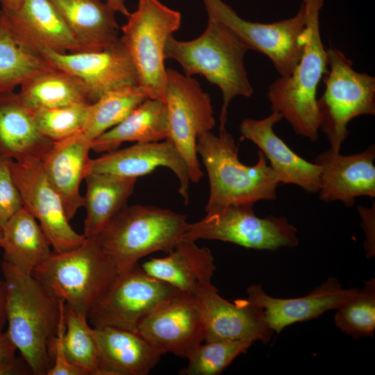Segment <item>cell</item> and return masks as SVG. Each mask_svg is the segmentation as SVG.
Wrapping results in <instances>:
<instances>
[{
  "mask_svg": "<svg viewBox=\"0 0 375 375\" xmlns=\"http://www.w3.org/2000/svg\"><path fill=\"white\" fill-rule=\"evenodd\" d=\"M324 1L302 0L306 40L301 56L289 75L279 76L269 85L267 94L272 110L280 113L297 135L312 142L319 138L317 92L327 70L326 49L319 24Z\"/></svg>",
  "mask_w": 375,
  "mask_h": 375,
  "instance_id": "obj_3",
  "label": "cell"
},
{
  "mask_svg": "<svg viewBox=\"0 0 375 375\" xmlns=\"http://www.w3.org/2000/svg\"><path fill=\"white\" fill-rule=\"evenodd\" d=\"M64 349L69 362L84 375H98L99 356L92 326L85 315L65 304Z\"/></svg>",
  "mask_w": 375,
  "mask_h": 375,
  "instance_id": "obj_33",
  "label": "cell"
},
{
  "mask_svg": "<svg viewBox=\"0 0 375 375\" xmlns=\"http://www.w3.org/2000/svg\"><path fill=\"white\" fill-rule=\"evenodd\" d=\"M28 372H30L31 370L26 363L23 364L17 358L0 362V375L26 374Z\"/></svg>",
  "mask_w": 375,
  "mask_h": 375,
  "instance_id": "obj_41",
  "label": "cell"
},
{
  "mask_svg": "<svg viewBox=\"0 0 375 375\" xmlns=\"http://www.w3.org/2000/svg\"><path fill=\"white\" fill-rule=\"evenodd\" d=\"M2 236H3V232H2V229L0 228V247L1 244Z\"/></svg>",
  "mask_w": 375,
  "mask_h": 375,
  "instance_id": "obj_45",
  "label": "cell"
},
{
  "mask_svg": "<svg viewBox=\"0 0 375 375\" xmlns=\"http://www.w3.org/2000/svg\"><path fill=\"white\" fill-rule=\"evenodd\" d=\"M53 143L40 131L19 93H0V156L18 162L41 160Z\"/></svg>",
  "mask_w": 375,
  "mask_h": 375,
  "instance_id": "obj_23",
  "label": "cell"
},
{
  "mask_svg": "<svg viewBox=\"0 0 375 375\" xmlns=\"http://www.w3.org/2000/svg\"><path fill=\"white\" fill-rule=\"evenodd\" d=\"M358 209L367 236L365 242L367 256L372 257L374 255V204L370 208L358 206Z\"/></svg>",
  "mask_w": 375,
  "mask_h": 375,
  "instance_id": "obj_39",
  "label": "cell"
},
{
  "mask_svg": "<svg viewBox=\"0 0 375 375\" xmlns=\"http://www.w3.org/2000/svg\"><path fill=\"white\" fill-rule=\"evenodd\" d=\"M253 204H233L189 224L182 240H219L247 249L276 250L299 243L297 228L284 217H258Z\"/></svg>",
  "mask_w": 375,
  "mask_h": 375,
  "instance_id": "obj_9",
  "label": "cell"
},
{
  "mask_svg": "<svg viewBox=\"0 0 375 375\" xmlns=\"http://www.w3.org/2000/svg\"><path fill=\"white\" fill-rule=\"evenodd\" d=\"M12 178L25 208L38 222L55 253L69 251L86 240L73 229L59 194L48 181L41 160H11Z\"/></svg>",
  "mask_w": 375,
  "mask_h": 375,
  "instance_id": "obj_14",
  "label": "cell"
},
{
  "mask_svg": "<svg viewBox=\"0 0 375 375\" xmlns=\"http://www.w3.org/2000/svg\"><path fill=\"white\" fill-rule=\"evenodd\" d=\"M116 12H119L126 17L130 15V12L126 8L125 0H103Z\"/></svg>",
  "mask_w": 375,
  "mask_h": 375,
  "instance_id": "obj_43",
  "label": "cell"
},
{
  "mask_svg": "<svg viewBox=\"0 0 375 375\" xmlns=\"http://www.w3.org/2000/svg\"><path fill=\"white\" fill-rule=\"evenodd\" d=\"M160 167L170 169L177 176L180 183L179 193L188 205L190 183L188 165L169 139L135 143L122 149L105 153L92 159L89 172L138 178Z\"/></svg>",
  "mask_w": 375,
  "mask_h": 375,
  "instance_id": "obj_17",
  "label": "cell"
},
{
  "mask_svg": "<svg viewBox=\"0 0 375 375\" xmlns=\"http://www.w3.org/2000/svg\"><path fill=\"white\" fill-rule=\"evenodd\" d=\"M6 312L11 341L35 375L53 365L52 345L63 301L56 299L32 274L2 261Z\"/></svg>",
  "mask_w": 375,
  "mask_h": 375,
  "instance_id": "obj_1",
  "label": "cell"
},
{
  "mask_svg": "<svg viewBox=\"0 0 375 375\" xmlns=\"http://www.w3.org/2000/svg\"><path fill=\"white\" fill-rule=\"evenodd\" d=\"M65 332V303L62 302L58 329L52 345L53 365L47 375H84L82 371L71 364L64 349Z\"/></svg>",
  "mask_w": 375,
  "mask_h": 375,
  "instance_id": "obj_38",
  "label": "cell"
},
{
  "mask_svg": "<svg viewBox=\"0 0 375 375\" xmlns=\"http://www.w3.org/2000/svg\"><path fill=\"white\" fill-rule=\"evenodd\" d=\"M248 50L224 25L211 17L203 33L194 40L181 41L173 35L167 39L165 59L176 60L185 75H201L221 90L219 131L226 129L231 101L238 96L250 97L253 93L244 62Z\"/></svg>",
  "mask_w": 375,
  "mask_h": 375,
  "instance_id": "obj_2",
  "label": "cell"
},
{
  "mask_svg": "<svg viewBox=\"0 0 375 375\" xmlns=\"http://www.w3.org/2000/svg\"><path fill=\"white\" fill-rule=\"evenodd\" d=\"M6 12L38 44L58 53L83 51L49 0H25L17 10Z\"/></svg>",
  "mask_w": 375,
  "mask_h": 375,
  "instance_id": "obj_30",
  "label": "cell"
},
{
  "mask_svg": "<svg viewBox=\"0 0 375 375\" xmlns=\"http://www.w3.org/2000/svg\"><path fill=\"white\" fill-rule=\"evenodd\" d=\"M197 151L209 180L206 214L230 205H253L258 201L276 199L281 183L263 153L258 151L255 165L242 164L238 158V147L226 129L219 131L218 135L211 131L200 134Z\"/></svg>",
  "mask_w": 375,
  "mask_h": 375,
  "instance_id": "obj_4",
  "label": "cell"
},
{
  "mask_svg": "<svg viewBox=\"0 0 375 375\" xmlns=\"http://www.w3.org/2000/svg\"><path fill=\"white\" fill-rule=\"evenodd\" d=\"M190 223L185 215L152 206H126L97 240L117 274L130 270L152 253H169L182 240Z\"/></svg>",
  "mask_w": 375,
  "mask_h": 375,
  "instance_id": "obj_5",
  "label": "cell"
},
{
  "mask_svg": "<svg viewBox=\"0 0 375 375\" xmlns=\"http://www.w3.org/2000/svg\"><path fill=\"white\" fill-rule=\"evenodd\" d=\"M140 267L151 276L190 296L212 283L216 269L210 250L189 240H181L165 257L149 258Z\"/></svg>",
  "mask_w": 375,
  "mask_h": 375,
  "instance_id": "obj_24",
  "label": "cell"
},
{
  "mask_svg": "<svg viewBox=\"0 0 375 375\" xmlns=\"http://www.w3.org/2000/svg\"><path fill=\"white\" fill-rule=\"evenodd\" d=\"M358 292L357 288L344 289L334 277L328 278L306 296L297 298H276L267 294L260 284L247 289L249 303L262 308L269 328L279 333L287 326L318 317L336 310Z\"/></svg>",
  "mask_w": 375,
  "mask_h": 375,
  "instance_id": "obj_18",
  "label": "cell"
},
{
  "mask_svg": "<svg viewBox=\"0 0 375 375\" xmlns=\"http://www.w3.org/2000/svg\"><path fill=\"white\" fill-rule=\"evenodd\" d=\"M326 53L325 89L317 99L319 129L331 149L339 152L349 134L348 124L357 117L375 115V78L356 71L341 51L331 47Z\"/></svg>",
  "mask_w": 375,
  "mask_h": 375,
  "instance_id": "obj_8",
  "label": "cell"
},
{
  "mask_svg": "<svg viewBox=\"0 0 375 375\" xmlns=\"http://www.w3.org/2000/svg\"><path fill=\"white\" fill-rule=\"evenodd\" d=\"M167 110L164 101L148 98L122 122L92 142V150L107 153L117 149L125 142H158L168 139Z\"/></svg>",
  "mask_w": 375,
  "mask_h": 375,
  "instance_id": "obj_27",
  "label": "cell"
},
{
  "mask_svg": "<svg viewBox=\"0 0 375 375\" xmlns=\"http://www.w3.org/2000/svg\"><path fill=\"white\" fill-rule=\"evenodd\" d=\"M253 343L249 340H215L205 341L188 358L183 375H217L222 373Z\"/></svg>",
  "mask_w": 375,
  "mask_h": 375,
  "instance_id": "obj_35",
  "label": "cell"
},
{
  "mask_svg": "<svg viewBox=\"0 0 375 375\" xmlns=\"http://www.w3.org/2000/svg\"><path fill=\"white\" fill-rule=\"evenodd\" d=\"M148 98L146 91L139 85L124 86L106 93L91 103L90 115L83 131L93 141L122 122Z\"/></svg>",
  "mask_w": 375,
  "mask_h": 375,
  "instance_id": "obj_32",
  "label": "cell"
},
{
  "mask_svg": "<svg viewBox=\"0 0 375 375\" xmlns=\"http://www.w3.org/2000/svg\"><path fill=\"white\" fill-rule=\"evenodd\" d=\"M137 333L165 353L188 358L202 343L204 327L194 298L182 293L149 314Z\"/></svg>",
  "mask_w": 375,
  "mask_h": 375,
  "instance_id": "obj_16",
  "label": "cell"
},
{
  "mask_svg": "<svg viewBox=\"0 0 375 375\" xmlns=\"http://www.w3.org/2000/svg\"><path fill=\"white\" fill-rule=\"evenodd\" d=\"M165 103L168 139L185 159L190 181L198 183L203 172L197 151V138L215 125L210 97L192 76L167 69Z\"/></svg>",
  "mask_w": 375,
  "mask_h": 375,
  "instance_id": "obj_12",
  "label": "cell"
},
{
  "mask_svg": "<svg viewBox=\"0 0 375 375\" xmlns=\"http://www.w3.org/2000/svg\"><path fill=\"white\" fill-rule=\"evenodd\" d=\"M283 119L277 112L261 119L247 118L240 131L243 138L256 144L269 162L281 184L296 185L308 193L320 189V168L294 152L274 132V125Z\"/></svg>",
  "mask_w": 375,
  "mask_h": 375,
  "instance_id": "obj_20",
  "label": "cell"
},
{
  "mask_svg": "<svg viewBox=\"0 0 375 375\" xmlns=\"http://www.w3.org/2000/svg\"><path fill=\"white\" fill-rule=\"evenodd\" d=\"M201 312L204 327L203 341L249 340L267 342L274 333L262 308L244 299L233 303L222 298L209 284L192 296Z\"/></svg>",
  "mask_w": 375,
  "mask_h": 375,
  "instance_id": "obj_15",
  "label": "cell"
},
{
  "mask_svg": "<svg viewBox=\"0 0 375 375\" xmlns=\"http://www.w3.org/2000/svg\"><path fill=\"white\" fill-rule=\"evenodd\" d=\"M335 326L355 339L372 337L375 331V280L365 282L364 288L336 309Z\"/></svg>",
  "mask_w": 375,
  "mask_h": 375,
  "instance_id": "obj_34",
  "label": "cell"
},
{
  "mask_svg": "<svg viewBox=\"0 0 375 375\" xmlns=\"http://www.w3.org/2000/svg\"><path fill=\"white\" fill-rule=\"evenodd\" d=\"M31 40L0 9V93L53 69Z\"/></svg>",
  "mask_w": 375,
  "mask_h": 375,
  "instance_id": "obj_25",
  "label": "cell"
},
{
  "mask_svg": "<svg viewBox=\"0 0 375 375\" xmlns=\"http://www.w3.org/2000/svg\"><path fill=\"white\" fill-rule=\"evenodd\" d=\"M85 208L83 235L97 238L110 219L124 206L133 194L137 178L88 172L85 178Z\"/></svg>",
  "mask_w": 375,
  "mask_h": 375,
  "instance_id": "obj_28",
  "label": "cell"
},
{
  "mask_svg": "<svg viewBox=\"0 0 375 375\" xmlns=\"http://www.w3.org/2000/svg\"><path fill=\"white\" fill-rule=\"evenodd\" d=\"M2 232L3 261L26 274H32L53 253L38 222L25 208L9 219Z\"/></svg>",
  "mask_w": 375,
  "mask_h": 375,
  "instance_id": "obj_29",
  "label": "cell"
},
{
  "mask_svg": "<svg viewBox=\"0 0 375 375\" xmlns=\"http://www.w3.org/2000/svg\"><path fill=\"white\" fill-rule=\"evenodd\" d=\"M49 1L83 51L103 49L119 40L116 12L103 0Z\"/></svg>",
  "mask_w": 375,
  "mask_h": 375,
  "instance_id": "obj_26",
  "label": "cell"
},
{
  "mask_svg": "<svg viewBox=\"0 0 375 375\" xmlns=\"http://www.w3.org/2000/svg\"><path fill=\"white\" fill-rule=\"evenodd\" d=\"M181 294L137 265L117 275L90 309L88 319L92 327L112 326L137 332L145 317Z\"/></svg>",
  "mask_w": 375,
  "mask_h": 375,
  "instance_id": "obj_11",
  "label": "cell"
},
{
  "mask_svg": "<svg viewBox=\"0 0 375 375\" xmlns=\"http://www.w3.org/2000/svg\"><path fill=\"white\" fill-rule=\"evenodd\" d=\"M2 10L7 12H15L17 10L25 0H0Z\"/></svg>",
  "mask_w": 375,
  "mask_h": 375,
  "instance_id": "obj_44",
  "label": "cell"
},
{
  "mask_svg": "<svg viewBox=\"0 0 375 375\" xmlns=\"http://www.w3.org/2000/svg\"><path fill=\"white\" fill-rule=\"evenodd\" d=\"M127 19L120 40L133 62L138 85L149 98L165 102V46L167 39L179 28L181 14L159 0H138L137 8Z\"/></svg>",
  "mask_w": 375,
  "mask_h": 375,
  "instance_id": "obj_7",
  "label": "cell"
},
{
  "mask_svg": "<svg viewBox=\"0 0 375 375\" xmlns=\"http://www.w3.org/2000/svg\"><path fill=\"white\" fill-rule=\"evenodd\" d=\"M208 17L224 25L247 48L266 56L280 76L289 75L301 56L306 40L303 5L292 17L272 23L242 18L222 0H203Z\"/></svg>",
  "mask_w": 375,
  "mask_h": 375,
  "instance_id": "obj_10",
  "label": "cell"
},
{
  "mask_svg": "<svg viewBox=\"0 0 375 375\" xmlns=\"http://www.w3.org/2000/svg\"><path fill=\"white\" fill-rule=\"evenodd\" d=\"M375 148L342 155L332 149L319 154L315 160L320 168L319 198L326 202L340 201L353 206L360 197H375Z\"/></svg>",
  "mask_w": 375,
  "mask_h": 375,
  "instance_id": "obj_19",
  "label": "cell"
},
{
  "mask_svg": "<svg viewBox=\"0 0 375 375\" xmlns=\"http://www.w3.org/2000/svg\"><path fill=\"white\" fill-rule=\"evenodd\" d=\"M92 141L80 131L53 142L41 160L44 172L62 201L70 221L83 206L80 185L90 172Z\"/></svg>",
  "mask_w": 375,
  "mask_h": 375,
  "instance_id": "obj_21",
  "label": "cell"
},
{
  "mask_svg": "<svg viewBox=\"0 0 375 375\" xmlns=\"http://www.w3.org/2000/svg\"><path fill=\"white\" fill-rule=\"evenodd\" d=\"M99 356L98 375H147L164 353L137 332L92 327Z\"/></svg>",
  "mask_w": 375,
  "mask_h": 375,
  "instance_id": "obj_22",
  "label": "cell"
},
{
  "mask_svg": "<svg viewBox=\"0 0 375 375\" xmlns=\"http://www.w3.org/2000/svg\"><path fill=\"white\" fill-rule=\"evenodd\" d=\"M91 103L82 102L33 112L40 131L53 142L58 141L83 131L88 122Z\"/></svg>",
  "mask_w": 375,
  "mask_h": 375,
  "instance_id": "obj_36",
  "label": "cell"
},
{
  "mask_svg": "<svg viewBox=\"0 0 375 375\" xmlns=\"http://www.w3.org/2000/svg\"><path fill=\"white\" fill-rule=\"evenodd\" d=\"M19 94L32 111L77 103H90L81 81L58 69L39 74L28 79L21 85Z\"/></svg>",
  "mask_w": 375,
  "mask_h": 375,
  "instance_id": "obj_31",
  "label": "cell"
},
{
  "mask_svg": "<svg viewBox=\"0 0 375 375\" xmlns=\"http://www.w3.org/2000/svg\"><path fill=\"white\" fill-rule=\"evenodd\" d=\"M12 159L0 156V228L24 208L20 192L10 170Z\"/></svg>",
  "mask_w": 375,
  "mask_h": 375,
  "instance_id": "obj_37",
  "label": "cell"
},
{
  "mask_svg": "<svg viewBox=\"0 0 375 375\" xmlns=\"http://www.w3.org/2000/svg\"><path fill=\"white\" fill-rule=\"evenodd\" d=\"M6 322L4 281L0 280V331H3Z\"/></svg>",
  "mask_w": 375,
  "mask_h": 375,
  "instance_id": "obj_42",
  "label": "cell"
},
{
  "mask_svg": "<svg viewBox=\"0 0 375 375\" xmlns=\"http://www.w3.org/2000/svg\"><path fill=\"white\" fill-rule=\"evenodd\" d=\"M117 272L97 238L52 255L32 275L56 299L85 315L106 291Z\"/></svg>",
  "mask_w": 375,
  "mask_h": 375,
  "instance_id": "obj_6",
  "label": "cell"
},
{
  "mask_svg": "<svg viewBox=\"0 0 375 375\" xmlns=\"http://www.w3.org/2000/svg\"><path fill=\"white\" fill-rule=\"evenodd\" d=\"M33 42L53 68L81 81L91 103L115 89L138 85L136 69L120 38L103 49L67 53H58Z\"/></svg>",
  "mask_w": 375,
  "mask_h": 375,
  "instance_id": "obj_13",
  "label": "cell"
},
{
  "mask_svg": "<svg viewBox=\"0 0 375 375\" xmlns=\"http://www.w3.org/2000/svg\"><path fill=\"white\" fill-rule=\"evenodd\" d=\"M16 351L7 331H0V362L15 359Z\"/></svg>",
  "mask_w": 375,
  "mask_h": 375,
  "instance_id": "obj_40",
  "label": "cell"
}]
</instances>
